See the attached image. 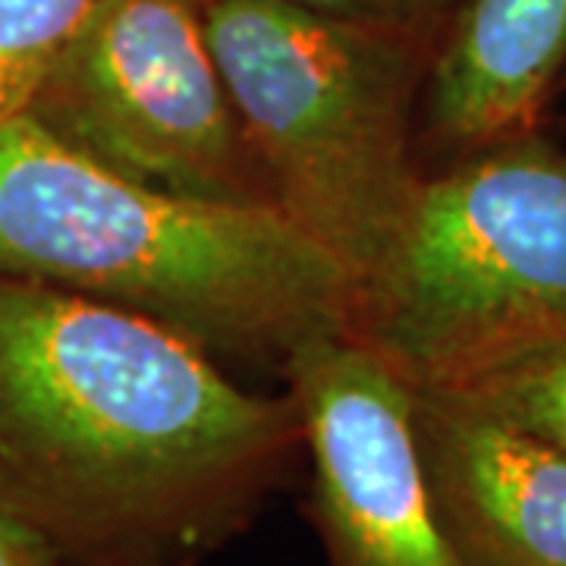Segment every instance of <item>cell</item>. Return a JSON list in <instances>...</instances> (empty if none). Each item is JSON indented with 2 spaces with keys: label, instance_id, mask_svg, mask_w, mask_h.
Instances as JSON below:
<instances>
[{
  "label": "cell",
  "instance_id": "cell-1",
  "mask_svg": "<svg viewBox=\"0 0 566 566\" xmlns=\"http://www.w3.org/2000/svg\"><path fill=\"white\" fill-rule=\"evenodd\" d=\"M305 450L290 394L120 305L0 274V506L70 566L199 564Z\"/></svg>",
  "mask_w": 566,
  "mask_h": 566
},
{
  "label": "cell",
  "instance_id": "cell-2",
  "mask_svg": "<svg viewBox=\"0 0 566 566\" xmlns=\"http://www.w3.org/2000/svg\"><path fill=\"white\" fill-rule=\"evenodd\" d=\"M0 274L139 312L208 353L281 365L308 337L349 331L359 296L277 208L148 189L29 114L0 123Z\"/></svg>",
  "mask_w": 566,
  "mask_h": 566
},
{
  "label": "cell",
  "instance_id": "cell-3",
  "mask_svg": "<svg viewBox=\"0 0 566 566\" xmlns=\"http://www.w3.org/2000/svg\"><path fill=\"white\" fill-rule=\"evenodd\" d=\"M202 25L274 205L371 281L422 192L412 114L434 29L344 20L283 0H205Z\"/></svg>",
  "mask_w": 566,
  "mask_h": 566
},
{
  "label": "cell",
  "instance_id": "cell-4",
  "mask_svg": "<svg viewBox=\"0 0 566 566\" xmlns=\"http://www.w3.org/2000/svg\"><path fill=\"white\" fill-rule=\"evenodd\" d=\"M349 334L428 394L566 344L564 151L526 133L424 177L403 240L356 296Z\"/></svg>",
  "mask_w": 566,
  "mask_h": 566
},
{
  "label": "cell",
  "instance_id": "cell-5",
  "mask_svg": "<svg viewBox=\"0 0 566 566\" xmlns=\"http://www.w3.org/2000/svg\"><path fill=\"white\" fill-rule=\"evenodd\" d=\"M25 114L107 170L192 202L277 208L196 0H98Z\"/></svg>",
  "mask_w": 566,
  "mask_h": 566
},
{
  "label": "cell",
  "instance_id": "cell-6",
  "mask_svg": "<svg viewBox=\"0 0 566 566\" xmlns=\"http://www.w3.org/2000/svg\"><path fill=\"white\" fill-rule=\"evenodd\" d=\"M283 375L303 422L324 566H469L424 485L412 387L349 331L296 344Z\"/></svg>",
  "mask_w": 566,
  "mask_h": 566
},
{
  "label": "cell",
  "instance_id": "cell-7",
  "mask_svg": "<svg viewBox=\"0 0 566 566\" xmlns=\"http://www.w3.org/2000/svg\"><path fill=\"white\" fill-rule=\"evenodd\" d=\"M424 485L469 566H566V450L444 394L412 390Z\"/></svg>",
  "mask_w": 566,
  "mask_h": 566
},
{
  "label": "cell",
  "instance_id": "cell-8",
  "mask_svg": "<svg viewBox=\"0 0 566 566\" xmlns=\"http://www.w3.org/2000/svg\"><path fill=\"white\" fill-rule=\"evenodd\" d=\"M566 70V0H460L428 70V133L465 155L538 129Z\"/></svg>",
  "mask_w": 566,
  "mask_h": 566
},
{
  "label": "cell",
  "instance_id": "cell-9",
  "mask_svg": "<svg viewBox=\"0 0 566 566\" xmlns=\"http://www.w3.org/2000/svg\"><path fill=\"white\" fill-rule=\"evenodd\" d=\"M444 397H457L566 450V344L510 359L460 390H447Z\"/></svg>",
  "mask_w": 566,
  "mask_h": 566
},
{
  "label": "cell",
  "instance_id": "cell-10",
  "mask_svg": "<svg viewBox=\"0 0 566 566\" xmlns=\"http://www.w3.org/2000/svg\"><path fill=\"white\" fill-rule=\"evenodd\" d=\"M98 0H0V123L25 114L39 82Z\"/></svg>",
  "mask_w": 566,
  "mask_h": 566
},
{
  "label": "cell",
  "instance_id": "cell-11",
  "mask_svg": "<svg viewBox=\"0 0 566 566\" xmlns=\"http://www.w3.org/2000/svg\"><path fill=\"white\" fill-rule=\"evenodd\" d=\"M283 3H296L305 10L344 17V20L416 25V29H434V10H438V0H283Z\"/></svg>",
  "mask_w": 566,
  "mask_h": 566
},
{
  "label": "cell",
  "instance_id": "cell-12",
  "mask_svg": "<svg viewBox=\"0 0 566 566\" xmlns=\"http://www.w3.org/2000/svg\"><path fill=\"white\" fill-rule=\"evenodd\" d=\"M0 566H70L61 547L0 506Z\"/></svg>",
  "mask_w": 566,
  "mask_h": 566
},
{
  "label": "cell",
  "instance_id": "cell-13",
  "mask_svg": "<svg viewBox=\"0 0 566 566\" xmlns=\"http://www.w3.org/2000/svg\"><path fill=\"white\" fill-rule=\"evenodd\" d=\"M82 566H199V564H174V560H102V564Z\"/></svg>",
  "mask_w": 566,
  "mask_h": 566
}]
</instances>
